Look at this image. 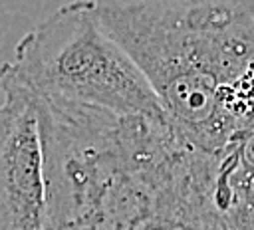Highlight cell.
Returning a JSON list of instances; mask_svg holds the SVG:
<instances>
[{"mask_svg": "<svg viewBox=\"0 0 254 230\" xmlns=\"http://www.w3.org/2000/svg\"><path fill=\"white\" fill-rule=\"evenodd\" d=\"M105 30L157 91L179 135L218 155L228 101L254 65V0H95Z\"/></svg>", "mask_w": 254, "mask_h": 230, "instance_id": "6da1fadb", "label": "cell"}, {"mask_svg": "<svg viewBox=\"0 0 254 230\" xmlns=\"http://www.w3.org/2000/svg\"><path fill=\"white\" fill-rule=\"evenodd\" d=\"M34 95L46 157L48 230H99L127 174L173 125Z\"/></svg>", "mask_w": 254, "mask_h": 230, "instance_id": "7a4b0ae2", "label": "cell"}, {"mask_svg": "<svg viewBox=\"0 0 254 230\" xmlns=\"http://www.w3.org/2000/svg\"><path fill=\"white\" fill-rule=\"evenodd\" d=\"M10 65L38 95L171 123L147 75L105 30L95 0L52 12L16 44Z\"/></svg>", "mask_w": 254, "mask_h": 230, "instance_id": "3957f363", "label": "cell"}, {"mask_svg": "<svg viewBox=\"0 0 254 230\" xmlns=\"http://www.w3.org/2000/svg\"><path fill=\"white\" fill-rule=\"evenodd\" d=\"M0 230H48L46 157L34 91L10 61L0 73Z\"/></svg>", "mask_w": 254, "mask_h": 230, "instance_id": "277c9868", "label": "cell"}]
</instances>
